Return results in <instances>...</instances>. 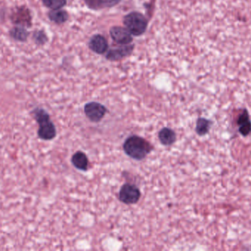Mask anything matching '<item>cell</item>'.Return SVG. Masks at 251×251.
Instances as JSON below:
<instances>
[{"instance_id": "277c9868", "label": "cell", "mask_w": 251, "mask_h": 251, "mask_svg": "<svg viewBox=\"0 0 251 251\" xmlns=\"http://www.w3.org/2000/svg\"><path fill=\"white\" fill-rule=\"evenodd\" d=\"M140 197V190L133 184H125L119 193V200L126 204H134L138 201Z\"/></svg>"}, {"instance_id": "2e32d148", "label": "cell", "mask_w": 251, "mask_h": 251, "mask_svg": "<svg viewBox=\"0 0 251 251\" xmlns=\"http://www.w3.org/2000/svg\"><path fill=\"white\" fill-rule=\"evenodd\" d=\"M49 18L51 22L56 24H63L67 21L69 18L67 12L65 10H51L49 13Z\"/></svg>"}, {"instance_id": "30bf717a", "label": "cell", "mask_w": 251, "mask_h": 251, "mask_svg": "<svg viewBox=\"0 0 251 251\" xmlns=\"http://www.w3.org/2000/svg\"><path fill=\"white\" fill-rule=\"evenodd\" d=\"M72 162L74 166L79 170L86 171L88 168V159L82 152H77L72 156Z\"/></svg>"}, {"instance_id": "7a4b0ae2", "label": "cell", "mask_w": 251, "mask_h": 251, "mask_svg": "<svg viewBox=\"0 0 251 251\" xmlns=\"http://www.w3.org/2000/svg\"><path fill=\"white\" fill-rule=\"evenodd\" d=\"M32 113L39 125L38 137L43 140L53 139L56 136V128L48 113L43 109H35Z\"/></svg>"}, {"instance_id": "7c38bea8", "label": "cell", "mask_w": 251, "mask_h": 251, "mask_svg": "<svg viewBox=\"0 0 251 251\" xmlns=\"http://www.w3.org/2000/svg\"><path fill=\"white\" fill-rule=\"evenodd\" d=\"M85 1L88 7L98 10L104 7H113L120 2L121 0H85Z\"/></svg>"}, {"instance_id": "4fadbf2b", "label": "cell", "mask_w": 251, "mask_h": 251, "mask_svg": "<svg viewBox=\"0 0 251 251\" xmlns=\"http://www.w3.org/2000/svg\"><path fill=\"white\" fill-rule=\"evenodd\" d=\"M212 122L206 118H199L196 122V131L198 135L203 137L206 135L210 131Z\"/></svg>"}, {"instance_id": "ba28073f", "label": "cell", "mask_w": 251, "mask_h": 251, "mask_svg": "<svg viewBox=\"0 0 251 251\" xmlns=\"http://www.w3.org/2000/svg\"><path fill=\"white\" fill-rule=\"evenodd\" d=\"M131 34L127 30L126 28L122 27H113L110 29V35L112 38L118 44L127 45L132 41Z\"/></svg>"}, {"instance_id": "ac0fdd59", "label": "cell", "mask_w": 251, "mask_h": 251, "mask_svg": "<svg viewBox=\"0 0 251 251\" xmlns=\"http://www.w3.org/2000/svg\"><path fill=\"white\" fill-rule=\"evenodd\" d=\"M33 39L37 44L42 45L47 41V35H45V33L43 31H37V32L34 33Z\"/></svg>"}, {"instance_id": "e0dca14e", "label": "cell", "mask_w": 251, "mask_h": 251, "mask_svg": "<svg viewBox=\"0 0 251 251\" xmlns=\"http://www.w3.org/2000/svg\"><path fill=\"white\" fill-rule=\"evenodd\" d=\"M42 2L51 10H58L66 5V0H42Z\"/></svg>"}, {"instance_id": "5b68a950", "label": "cell", "mask_w": 251, "mask_h": 251, "mask_svg": "<svg viewBox=\"0 0 251 251\" xmlns=\"http://www.w3.org/2000/svg\"><path fill=\"white\" fill-rule=\"evenodd\" d=\"M87 117L94 122L101 121L107 113V109L102 105L96 102L87 103L84 107Z\"/></svg>"}, {"instance_id": "52a82bcc", "label": "cell", "mask_w": 251, "mask_h": 251, "mask_svg": "<svg viewBox=\"0 0 251 251\" xmlns=\"http://www.w3.org/2000/svg\"><path fill=\"white\" fill-rule=\"evenodd\" d=\"M238 131L243 137H249L251 134V120L247 109H243L237 117Z\"/></svg>"}, {"instance_id": "8992f818", "label": "cell", "mask_w": 251, "mask_h": 251, "mask_svg": "<svg viewBox=\"0 0 251 251\" xmlns=\"http://www.w3.org/2000/svg\"><path fill=\"white\" fill-rule=\"evenodd\" d=\"M11 19L13 23L16 24V25L23 27L31 26L32 18H31L30 13L28 8L23 6L16 9L12 15Z\"/></svg>"}, {"instance_id": "9c48e42d", "label": "cell", "mask_w": 251, "mask_h": 251, "mask_svg": "<svg viewBox=\"0 0 251 251\" xmlns=\"http://www.w3.org/2000/svg\"><path fill=\"white\" fill-rule=\"evenodd\" d=\"M89 47L92 51L97 54H103L108 48L107 40L101 35H95L91 38Z\"/></svg>"}, {"instance_id": "9a60e30c", "label": "cell", "mask_w": 251, "mask_h": 251, "mask_svg": "<svg viewBox=\"0 0 251 251\" xmlns=\"http://www.w3.org/2000/svg\"><path fill=\"white\" fill-rule=\"evenodd\" d=\"M10 35L16 41H25L29 36V32L25 29V27L17 25L10 29Z\"/></svg>"}, {"instance_id": "6da1fadb", "label": "cell", "mask_w": 251, "mask_h": 251, "mask_svg": "<svg viewBox=\"0 0 251 251\" xmlns=\"http://www.w3.org/2000/svg\"><path fill=\"white\" fill-rule=\"evenodd\" d=\"M152 146L142 137L131 136L126 140L124 150L126 154L135 160H142L151 151Z\"/></svg>"}, {"instance_id": "5bb4252c", "label": "cell", "mask_w": 251, "mask_h": 251, "mask_svg": "<svg viewBox=\"0 0 251 251\" xmlns=\"http://www.w3.org/2000/svg\"><path fill=\"white\" fill-rule=\"evenodd\" d=\"M131 50H132L131 46L118 47V49H116V50H110L107 54V57L110 60H118V59L122 58L131 53Z\"/></svg>"}, {"instance_id": "3957f363", "label": "cell", "mask_w": 251, "mask_h": 251, "mask_svg": "<svg viewBox=\"0 0 251 251\" xmlns=\"http://www.w3.org/2000/svg\"><path fill=\"white\" fill-rule=\"evenodd\" d=\"M124 24L131 35L138 36L144 33L147 29L148 21L141 13L132 12L125 16Z\"/></svg>"}, {"instance_id": "8fae6325", "label": "cell", "mask_w": 251, "mask_h": 251, "mask_svg": "<svg viewBox=\"0 0 251 251\" xmlns=\"http://www.w3.org/2000/svg\"><path fill=\"white\" fill-rule=\"evenodd\" d=\"M159 139L164 145H171L176 140V135L173 130L164 128L159 131Z\"/></svg>"}]
</instances>
